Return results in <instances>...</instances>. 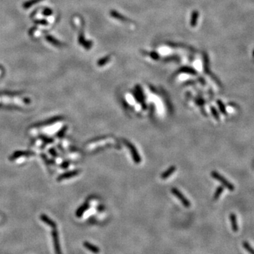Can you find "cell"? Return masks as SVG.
<instances>
[{
	"label": "cell",
	"instance_id": "cell-1",
	"mask_svg": "<svg viewBox=\"0 0 254 254\" xmlns=\"http://www.w3.org/2000/svg\"><path fill=\"white\" fill-rule=\"evenodd\" d=\"M211 176L212 177L218 180L219 182H220L224 187L227 188L229 191L234 190V186L232 183H230L227 179H225L223 176H222L220 174H219L218 172H215V171H213V172H211Z\"/></svg>",
	"mask_w": 254,
	"mask_h": 254
},
{
	"label": "cell",
	"instance_id": "cell-2",
	"mask_svg": "<svg viewBox=\"0 0 254 254\" xmlns=\"http://www.w3.org/2000/svg\"><path fill=\"white\" fill-rule=\"evenodd\" d=\"M124 143H125V145H126L127 148H128V150H130L132 158H133L134 161L136 163L139 164L142 160H141V156H140V155L139 154V152H138L137 149L136 148V147L134 146L132 143H131L130 142H128V141H126V140H124Z\"/></svg>",
	"mask_w": 254,
	"mask_h": 254
},
{
	"label": "cell",
	"instance_id": "cell-3",
	"mask_svg": "<svg viewBox=\"0 0 254 254\" xmlns=\"http://www.w3.org/2000/svg\"><path fill=\"white\" fill-rule=\"evenodd\" d=\"M52 237L53 245H54L55 254H63L62 249H61L60 239H59V234L57 230L56 229H53L52 232Z\"/></svg>",
	"mask_w": 254,
	"mask_h": 254
},
{
	"label": "cell",
	"instance_id": "cell-4",
	"mask_svg": "<svg viewBox=\"0 0 254 254\" xmlns=\"http://www.w3.org/2000/svg\"><path fill=\"white\" fill-rule=\"evenodd\" d=\"M172 193L173 195H174L176 198H178L180 201L181 202V203L183 204V205L186 208H189L191 206L190 201L187 199L186 197L184 196L183 194L180 191H179L176 188H172Z\"/></svg>",
	"mask_w": 254,
	"mask_h": 254
},
{
	"label": "cell",
	"instance_id": "cell-5",
	"mask_svg": "<svg viewBox=\"0 0 254 254\" xmlns=\"http://www.w3.org/2000/svg\"><path fill=\"white\" fill-rule=\"evenodd\" d=\"M83 246L86 248V249L95 254L99 253L100 251V248H99L98 246L93 245V244H91V243L88 242H84L83 243Z\"/></svg>",
	"mask_w": 254,
	"mask_h": 254
},
{
	"label": "cell",
	"instance_id": "cell-6",
	"mask_svg": "<svg viewBox=\"0 0 254 254\" xmlns=\"http://www.w3.org/2000/svg\"><path fill=\"white\" fill-rule=\"evenodd\" d=\"M229 220L230 222H231L232 225V229L234 232H237L239 230V226H238V222H237V219L236 215L234 213H231L229 215Z\"/></svg>",
	"mask_w": 254,
	"mask_h": 254
},
{
	"label": "cell",
	"instance_id": "cell-7",
	"mask_svg": "<svg viewBox=\"0 0 254 254\" xmlns=\"http://www.w3.org/2000/svg\"><path fill=\"white\" fill-rule=\"evenodd\" d=\"M40 218H41V220L42 222H45V223L46 224H47L49 227L53 228V229H56L57 225L56 224H55V222L53 220H50V219H49L47 216H46L45 215H42L41 216H40Z\"/></svg>",
	"mask_w": 254,
	"mask_h": 254
},
{
	"label": "cell",
	"instance_id": "cell-8",
	"mask_svg": "<svg viewBox=\"0 0 254 254\" xmlns=\"http://www.w3.org/2000/svg\"><path fill=\"white\" fill-rule=\"evenodd\" d=\"M176 167L174 166H172L170 167H169L168 169H167L166 171H165V172H163V174H161V178L163 179H166L168 177H169L172 174L176 171Z\"/></svg>",
	"mask_w": 254,
	"mask_h": 254
},
{
	"label": "cell",
	"instance_id": "cell-9",
	"mask_svg": "<svg viewBox=\"0 0 254 254\" xmlns=\"http://www.w3.org/2000/svg\"><path fill=\"white\" fill-rule=\"evenodd\" d=\"M89 208V205H88V203H85L81 207H80L78 209V210L76 211V217H78V218H81V217L83 215V213L86 212V210H88V209Z\"/></svg>",
	"mask_w": 254,
	"mask_h": 254
},
{
	"label": "cell",
	"instance_id": "cell-10",
	"mask_svg": "<svg viewBox=\"0 0 254 254\" xmlns=\"http://www.w3.org/2000/svg\"><path fill=\"white\" fill-rule=\"evenodd\" d=\"M224 191V188L223 187H219L218 189H216V191H215L214 196H213V199L215 200H218V198H220V196L222 195V192H223Z\"/></svg>",
	"mask_w": 254,
	"mask_h": 254
},
{
	"label": "cell",
	"instance_id": "cell-11",
	"mask_svg": "<svg viewBox=\"0 0 254 254\" xmlns=\"http://www.w3.org/2000/svg\"><path fill=\"white\" fill-rule=\"evenodd\" d=\"M217 103H218V107H219V109H220V112H222V114H223L224 115H227V110H226L225 105H224V103L220 100H218V101H217Z\"/></svg>",
	"mask_w": 254,
	"mask_h": 254
},
{
	"label": "cell",
	"instance_id": "cell-12",
	"mask_svg": "<svg viewBox=\"0 0 254 254\" xmlns=\"http://www.w3.org/2000/svg\"><path fill=\"white\" fill-rule=\"evenodd\" d=\"M243 246L245 249L250 254H254V248H253L247 242H243Z\"/></svg>",
	"mask_w": 254,
	"mask_h": 254
},
{
	"label": "cell",
	"instance_id": "cell-13",
	"mask_svg": "<svg viewBox=\"0 0 254 254\" xmlns=\"http://www.w3.org/2000/svg\"><path fill=\"white\" fill-rule=\"evenodd\" d=\"M79 173H80V172H79V171H78V170L73 171V172H71L69 173H67V174H64V175L62 177V179H67V178L73 177V176L78 175Z\"/></svg>",
	"mask_w": 254,
	"mask_h": 254
},
{
	"label": "cell",
	"instance_id": "cell-14",
	"mask_svg": "<svg viewBox=\"0 0 254 254\" xmlns=\"http://www.w3.org/2000/svg\"><path fill=\"white\" fill-rule=\"evenodd\" d=\"M210 111H211L212 115H213V117H214V118L216 119L217 121L220 120V115H219V113L218 112V111H217V110L214 107H213V106L210 107Z\"/></svg>",
	"mask_w": 254,
	"mask_h": 254
},
{
	"label": "cell",
	"instance_id": "cell-15",
	"mask_svg": "<svg viewBox=\"0 0 254 254\" xmlns=\"http://www.w3.org/2000/svg\"><path fill=\"white\" fill-rule=\"evenodd\" d=\"M253 55L254 56V50H253Z\"/></svg>",
	"mask_w": 254,
	"mask_h": 254
}]
</instances>
